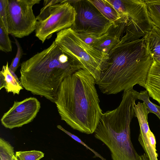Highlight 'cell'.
<instances>
[{
    "instance_id": "18",
    "label": "cell",
    "mask_w": 160,
    "mask_h": 160,
    "mask_svg": "<svg viewBox=\"0 0 160 160\" xmlns=\"http://www.w3.org/2000/svg\"><path fill=\"white\" fill-rule=\"evenodd\" d=\"M13 147L4 139L0 138V160H12L15 155Z\"/></svg>"
},
{
    "instance_id": "7",
    "label": "cell",
    "mask_w": 160,
    "mask_h": 160,
    "mask_svg": "<svg viewBox=\"0 0 160 160\" xmlns=\"http://www.w3.org/2000/svg\"><path fill=\"white\" fill-rule=\"evenodd\" d=\"M68 1L74 7L77 13L75 22L71 28L78 33L101 37L113 25L88 0Z\"/></svg>"
},
{
    "instance_id": "10",
    "label": "cell",
    "mask_w": 160,
    "mask_h": 160,
    "mask_svg": "<svg viewBox=\"0 0 160 160\" xmlns=\"http://www.w3.org/2000/svg\"><path fill=\"white\" fill-rule=\"evenodd\" d=\"M145 88L150 97L160 105V62L154 59L148 73Z\"/></svg>"
},
{
    "instance_id": "24",
    "label": "cell",
    "mask_w": 160,
    "mask_h": 160,
    "mask_svg": "<svg viewBox=\"0 0 160 160\" xmlns=\"http://www.w3.org/2000/svg\"><path fill=\"white\" fill-rule=\"evenodd\" d=\"M139 160H149L148 157L145 153L140 156Z\"/></svg>"
},
{
    "instance_id": "19",
    "label": "cell",
    "mask_w": 160,
    "mask_h": 160,
    "mask_svg": "<svg viewBox=\"0 0 160 160\" xmlns=\"http://www.w3.org/2000/svg\"><path fill=\"white\" fill-rule=\"evenodd\" d=\"M15 155L18 160H40L44 154L41 151L33 150L16 152Z\"/></svg>"
},
{
    "instance_id": "8",
    "label": "cell",
    "mask_w": 160,
    "mask_h": 160,
    "mask_svg": "<svg viewBox=\"0 0 160 160\" xmlns=\"http://www.w3.org/2000/svg\"><path fill=\"white\" fill-rule=\"evenodd\" d=\"M41 1L8 0L7 21L9 34L21 38L35 31L37 20L32 8Z\"/></svg>"
},
{
    "instance_id": "2",
    "label": "cell",
    "mask_w": 160,
    "mask_h": 160,
    "mask_svg": "<svg viewBox=\"0 0 160 160\" xmlns=\"http://www.w3.org/2000/svg\"><path fill=\"white\" fill-rule=\"evenodd\" d=\"M95 80L84 68L66 78L55 102L61 120L82 133H94L103 113Z\"/></svg>"
},
{
    "instance_id": "13",
    "label": "cell",
    "mask_w": 160,
    "mask_h": 160,
    "mask_svg": "<svg viewBox=\"0 0 160 160\" xmlns=\"http://www.w3.org/2000/svg\"><path fill=\"white\" fill-rule=\"evenodd\" d=\"M88 0L113 25H118L121 22H126L125 20L122 19L118 12L106 0Z\"/></svg>"
},
{
    "instance_id": "25",
    "label": "cell",
    "mask_w": 160,
    "mask_h": 160,
    "mask_svg": "<svg viewBox=\"0 0 160 160\" xmlns=\"http://www.w3.org/2000/svg\"><path fill=\"white\" fill-rule=\"evenodd\" d=\"M12 160H18L16 158V157L15 156V155H14L12 158Z\"/></svg>"
},
{
    "instance_id": "15",
    "label": "cell",
    "mask_w": 160,
    "mask_h": 160,
    "mask_svg": "<svg viewBox=\"0 0 160 160\" xmlns=\"http://www.w3.org/2000/svg\"><path fill=\"white\" fill-rule=\"evenodd\" d=\"M152 23L160 30V0H144Z\"/></svg>"
},
{
    "instance_id": "23",
    "label": "cell",
    "mask_w": 160,
    "mask_h": 160,
    "mask_svg": "<svg viewBox=\"0 0 160 160\" xmlns=\"http://www.w3.org/2000/svg\"><path fill=\"white\" fill-rule=\"evenodd\" d=\"M8 0H0V20L3 23L8 31L7 21V7Z\"/></svg>"
},
{
    "instance_id": "16",
    "label": "cell",
    "mask_w": 160,
    "mask_h": 160,
    "mask_svg": "<svg viewBox=\"0 0 160 160\" xmlns=\"http://www.w3.org/2000/svg\"><path fill=\"white\" fill-rule=\"evenodd\" d=\"M9 34L3 23L0 20V50L6 52H11L12 50Z\"/></svg>"
},
{
    "instance_id": "22",
    "label": "cell",
    "mask_w": 160,
    "mask_h": 160,
    "mask_svg": "<svg viewBox=\"0 0 160 160\" xmlns=\"http://www.w3.org/2000/svg\"><path fill=\"white\" fill-rule=\"evenodd\" d=\"M57 127L59 129L62 131L69 136H70L71 138L74 140L75 141L77 142H78L79 143L81 144L84 146L86 148L89 149L95 155V156L94 157H98L100 158L102 160H106L105 158L102 157L100 154L97 152H96L93 149H92L89 146H88L87 145L85 144L78 137L75 135L72 134L70 132L67 131L64 129L63 128L61 125H58L57 126Z\"/></svg>"
},
{
    "instance_id": "6",
    "label": "cell",
    "mask_w": 160,
    "mask_h": 160,
    "mask_svg": "<svg viewBox=\"0 0 160 160\" xmlns=\"http://www.w3.org/2000/svg\"><path fill=\"white\" fill-rule=\"evenodd\" d=\"M76 14L75 8L68 0H62L61 2L51 6H44L36 17V36L43 43L54 33L71 28L75 22Z\"/></svg>"
},
{
    "instance_id": "14",
    "label": "cell",
    "mask_w": 160,
    "mask_h": 160,
    "mask_svg": "<svg viewBox=\"0 0 160 160\" xmlns=\"http://www.w3.org/2000/svg\"><path fill=\"white\" fill-rule=\"evenodd\" d=\"M145 37L153 59L160 62V30L152 24L151 28Z\"/></svg>"
},
{
    "instance_id": "17",
    "label": "cell",
    "mask_w": 160,
    "mask_h": 160,
    "mask_svg": "<svg viewBox=\"0 0 160 160\" xmlns=\"http://www.w3.org/2000/svg\"><path fill=\"white\" fill-rule=\"evenodd\" d=\"M150 96L146 90L138 92V99L143 101L146 104L148 114L154 113L160 120V106L152 102L149 99Z\"/></svg>"
},
{
    "instance_id": "5",
    "label": "cell",
    "mask_w": 160,
    "mask_h": 160,
    "mask_svg": "<svg viewBox=\"0 0 160 160\" xmlns=\"http://www.w3.org/2000/svg\"><path fill=\"white\" fill-rule=\"evenodd\" d=\"M54 41L64 52L87 70L96 82L99 80L109 58L108 54L85 43L71 28L57 33Z\"/></svg>"
},
{
    "instance_id": "3",
    "label": "cell",
    "mask_w": 160,
    "mask_h": 160,
    "mask_svg": "<svg viewBox=\"0 0 160 160\" xmlns=\"http://www.w3.org/2000/svg\"><path fill=\"white\" fill-rule=\"evenodd\" d=\"M82 68L80 63L54 41L48 47L21 63L20 81L26 90L54 103L63 81Z\"/></svg>"
},
{
    "instance_id": "21",
    "label": "cell",
    "mask_w": 160,
    "mask_h": 160,
    "mask_svg": "<svg viewBox=\"0 0 160 160\" xmlns=\"http://www.w3.org/2000/svg\"><path fill=\"white\" fill-rule=\"evenodd\" d=\"M14 37L15 42L17 47V52L14 58L13 59L10 65L9 66V69L15 72L19 67L21 59L23 55V50L17 39Z\"/></svg>"
},
{
    "instance_id": "11",
    "label": "cell",
    "mask_w": 160,
    "mask_h": 160,
    "mask_svg": "<svg viewBox=\"0 0 160 160\" xmlns=\"http://www.w3.org/2000/svg\"><path fill=\"white\" fill-rule=\"evenodd\" d=\"M7 62L0 72V89L4 88L8 92L18 95L24 88L15 72L9 69Z\"/></svg>"
},
{
    "instance_id": "1",
    "label": "cell",
    "mask_w": 160,
    "mask_h": 160,
    "mask_svg": "<svg viewBox=\"0 0 160 160\" xmlns=\"http://www.w3.org/2000/svg\"><path fill=\"white\" fill-rule=\"evenodd\" d=\"M145 36L126 29L119 42L109 53L106 64L96 82L102 92L116 94L132 89L136 84L145 88L153 59Z\"/></svg>"
},
{
    "instance_id": "20",
    "label": "cell",
    "mask_w": 160,
    "mask_h": 160,
    "mask_svg": "<svg viewBox=\"0 0 160 160\" xmlns=\"http://www.w3.org/2000/svg\"><path fill=\"white\" fill-rule=\"evenodd\" d=\"M118 12L122 19L129 20L123 0H106Z\"/></svg>"
},
{
    "instance_id": "12",
    "label": "cell",
    "mask_w": 160,
    "mask_h": 160,
    "mask_svg": "<svg viewBox=\"0 0 160 160\" xmlns=\"http://www.w3.org/2000/svg\"><path fill=\"white\" fill-rule=\"evenodd\" d=\"M138 140L149 160H158L156 152V141L151 130H140Z\"/></svg>"
},
{
    "instance_id": "9",
    "label": "cell",
    "mask_w": 160,
    "mask_h": 160,
    "mask_svg": "<svg viewBox=\"0 0 160 160\" xmlns=\"http://www.w3.org/2000/svg\"><path fill=\"white\" fill-rule=\"evenodd\" d=\"M40 108V102L34 97L15 101L12 106L2 116L1 123L9 129L22 127L33 121Z\"/></svg>"
},
{
    "instance_id": "4",
    "label": "cell",
    "mask_w": 160,
    "mask_h": 160,
    "mask_svg": "<svg viewBox=\"0 0 160 160\" xmlns=\"http://www.w3.org/2000/svg\"><path fill=\"white\" fill-rule=\"evenodd\" d=\"M119 105L102 113L94 132V137L110 150L113 160H139L130 137V124L135 116L138 99L133 89L124 91Z\"/></svg>"
}]
</instances>
